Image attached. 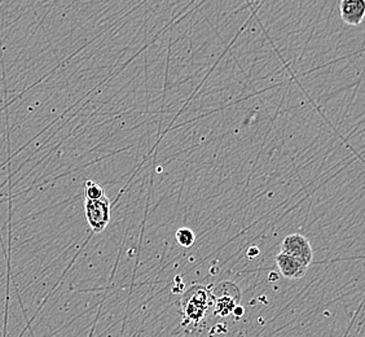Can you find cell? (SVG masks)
<instances>
[{
  "instance_id": "3957f363",
  "label": "cell",
  "mask_w": 365,
  "mask_h": 337,
  "mask_svg": "<svg viewBox=\"0 0 365 337\" xmlns=\"http://www.w3.org/2000/svg\"><path fill=\"white\" fill-rule=\"evenodd\" d=\"M84 214L92 231L96 233H103L111 222V201L106 196L94 201L86 200Z\"/></svg>"
},
{
  "instance_id": "7a4b0ae2",
  "label": "cell",
  "mask_w": 365,
  "mask_h": 337,
  "mask_svg": "<svg viewBox=\"0 0 365 337\" xmlns=\"http://www.w3.org/2000/svg\"><path fill=\"white\" fill-rule=\"evenodd\" d=\"M211 301L215 315L228 316L239 306L241 291L239 287L231 282H222L211 289Z\"/></svg>"
},
{
  "instance_id": "8992f818",
  "label": "cell",
  "mask_w": 365,
  "mask_h": 337,
  "mask_svg": "<svg viewBox=\"0 0 365 337\" xmlns=\"http://www.w3.org/2000/svg\"><path fill=\"white\" fill-rule=\"evenodd\" d=\"M341 18L344 23L350 26H358L363 23L365 16L364 0H342L341 6Z\"/></svg>"
},
{
  "instance_id": "9c48e42d",
  "label": "cell",
  "mask_w": 365,
  "mask_h": 337,
  "mask_svg": "<svg viewBox=\"0 0 365 337\" xmlns=\"http://www.w3.org/2000/svg\"><path fill=\"white\" fill-rule=\"evenodd\" d=\"M259 255H261V250H259L258 248H249V250H247V255H249V258H255V257H258Z\"/></svg>"
},
{
  "instance_id": "ba28073f",
  "label": "cell",
  "mask_w": 365,
  "mask_h": 337,
  "mask_svg": "<svg viewBox=\"0 0 365 337\" xmlns=\"http://www.w3.org/2000/svg\"><path fill=\"white\" fill-rule=\"evenodd\" d=\"M175 238H176V241L179 243V245L184 248L192 247L194 244V241H196V235H194L193 231L191 230V228H188V227H181L179 228L176 233H175Z\"/></svg>"
},
{
  "instance_id": "6da1fadb",
  "label": "cell",
  "mask_w": 365,
  "mask_h": 337,
  "mask_svg": "<svg viewBox=\"0 0 365 337\" xmlns=\"http://www.w3.org/2000/svg\"><path fill=\"white\" fill-rule=\"evenodd\" d=\"M211 305H213V301H211V291L209 288L201 284L192 285L183 294L180 301L184 323L198 324L202 322V319L209 311Z\"/></svg>"
},
{
  "instance_id": "277c9868",
  "label": "cell",
  "mask_w": 365,
  "mask_h": 337,
  "mask_svg": "<svg viewBox=\"0 0 365 337\" xmlns=\"http://www.w3.org/2000/svg\"><path fill=\"white\" fill-rule=\"evenodd\" d=\"M280 253L294 257L308 266H310V263H313V247L308 239L299 233H291L283 240Z\"/></svg>"
},
{
  "instance_id": "30bf717a",
  "label": "cell",
  "mask_w": 365,
  "mask_h": 337,
  "mask_svg": "<svg viewBox=\"0 0 365 337\" xmlns=\"http://www.w3.org/2000/svg\"><path fill=\"white\" fill-rule=\"evenodd\" d=\"M232 314L236 315V316H242L244 315V307L237 306L235 310H233V313Z\"/></svg>"
},
{
  "instance_id": "52a82bcc",
  "label": "cell",
  "mask_w": 365,
  "mask_h": 337,
  "mask_svg": "<svg viewBox=\"0 0 365 337\" xmlns=\"http://www.w3.org/2000/svg\"><path fill=\"white\" fill-rule=\"evenodd\" d=\"M84 196H86V200H91V201L100 200L105 196L104 188L94 180H87L84 184Z\"/></svg>"
},
{
  "instance_id": "8fae6325",
  "label": "cell",
  "mask_w": 365,
  "mask_h": 337,
  "mask_svg": "<svg viewBox=\"0 0 365 337\" xmlns=\"http://www.w3.org/2000/svg\"><path fill=\"white\" fill-rule=\"evenodd\" d=\"M269 282H271V283H272V282H276V280H277V279H279V275H277V274H276V272H271V274H269Z\"/></svg>"
},
{
  "instance_id": "5b68a950",
  "label": "cell",
  "mask_w": 365,
  "mask_h": 337,
  "mask_svg": "<svg viewBox=\"0 0 365 337\" xmlns=\"http://www.w3.org/2000/svg\"><path fill=\"white\" fill-rule=\"evenodd\" d=\"M276 265H277V267L280 270L283 277L293 279V280L302 279L307 274V269H308V265H305V263L299 261L294 257L283 255V253L277 255Z\"/></svg>"
}]
</instances>
